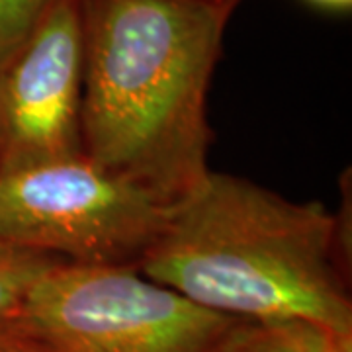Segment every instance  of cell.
Returning a JSON list of instances; mask_svg holds the SVG:
<instances>
[{"label": "cell", "instance_id": "obj_9", "mask_svg": "<svg viewBox=\"0 0 352 352\" xmlns=\"http://www.w3.org/2000/svg\"><path fill=\"white\" fill-rule=\"evenodd\" d=\"M0 352H53L14 317L0 319Z\"/></svg>", "mask_w": 352, "mask_h": 352}, {"label": "cell", "instance_id": "obj_8", "mask_svg": "<svg viewBox=\"0 0 352 352\" xmlns=\"http://www.w3.org/2000/svg\"><path fill=\"white\" fill-rule=\"evenodd\" d=\"M55 2L57 0H0V71L24 47Z\"/></svg>", "mask_w": 352, "mask_h": 352}, {"label": "cell", "instance_id": "obj_1", "mask_svg": "<svg viewBox=\"0 0 352 352\" xmlns=\"http://www.w3.org/2000/svg\"><path fill=\"white\" fill-rule=\"evenodd\" d=\"M235 4L80 0L82 155L175 204L208 175V87Z\"/></svg>", "mask_w": 352, "mask_h": 352}, {"label": "cell", "instance_id": "obj_5", "mask_svg": "<svg viewBox=\"0 0 352 352\" xmlns=\"http://www.w3.org/2000/svg\"><path fill=\"white\" fill-rule=\"evenodd\" d=\"M80 0H57L0 71V170L82 153Z\"/></svg>", "mask_w": 352, "mask_h": 352}, {"label": "cell", "instance_id": "obj_12", "mask_svg": "<svg viewBox=\"0 0 352 352\" xmlns=\"http://www.w3.org/2000/svg\"><path fill=\"white\" fill-rule=\"evenodd\" d=\"M221 2H229V4H235V6H237V2H239V0H221Z\"/></svg>", "mask_w": 352, "mask_h": 352}, {"label": "cell", "instance_id": "obj_10", "mask_svg": "<svg viewBox=\"0 0 352 352\" xmlns=\"http://www.w3.org/2000/svg\"><path fill=\"white\" fill-rule=\"evenodd\" d=\"M307 2L325 10H335V12H346L352 6V0H307Z\"/></svg>", "mask_w": 352, "mask_h": 352}, {"label": "cell", "instance_id": "obj_4", "mask_svg": "<svg viewBox=\"0 0 352 352\" xmlns=\"http://www.w3.org/2000/svg\"><path fill=\"white\" fill-rule=\"evenodd\" d=\"M168 208L82 153L0 170V245L67 263L138 266Z\"/></svg>", "mask_w": 352, "mask_h": 352}, {"label": "cell", "instance_id": "obj_2", "mask_svg": "<svg viewBox=\"0 0 352 352\" xmlns=\"http://www.w3.org/2000/svg\"><path fill=\"white\" fill-rule=\"evenodd\" d=\"M337 217L239 176L208 173L170 204L139 272L201 307L247 321H305L352 337Z\"/></svg>", "mask_w": 352, "mask_h": 352}, {"label": "cell", "instance_id": "obj_3", "mask_svg": "<svg viewBox=\"0 0 352 352\" xmlns=\"http://www.w3.org/2000/svg\"><path fill=\"white\" fill-rule=\"evenodd\" d=\"M14 317L53 352H221L239 321L135 266L67 261L39 278Z\"/></svg>", "mask_w": 352, "mask_h": 352}, {"label": "cell", "instance_id": "obj_6", "mask_svg": "<svg viewBox=\"0 0 352 352\" xmlns=\"http://www.w3.org/2000/svg\"><path fill=\"white\" fill-rule=\"evenodd\" d=\"M335 337L305 321L239 319L221 352H329Z\"/></svg>", "mask_w": 352, "mask_h": 352}, {"label": "cell", "instance_id": "obj_7", "mask_svg": "<svg viewBox=\"0 0 352 352\" xmlns=\"http://www.w3.org/2000/svg\"><path fill=\"white\" fill-rule=\"evenodd\" d=\"M59 263L53 254L0 245V319L16 314L30 288Z\"/></svg>", "mask_w": 352, "mask_h": 352}, {"label": "cell", "instance_id": "obj_11", "mask_svg": "<svg viewBox=\"0 0 352 352\" xmlns=\"http://www.w3.org/2000/svg\"><path fill=\"white\" fill-rule=\"evenodd\" d=\"M329 352H352V337H335Z\"/></svg>", "mask_w": 352, "mask_h": 352}]
</instances>
